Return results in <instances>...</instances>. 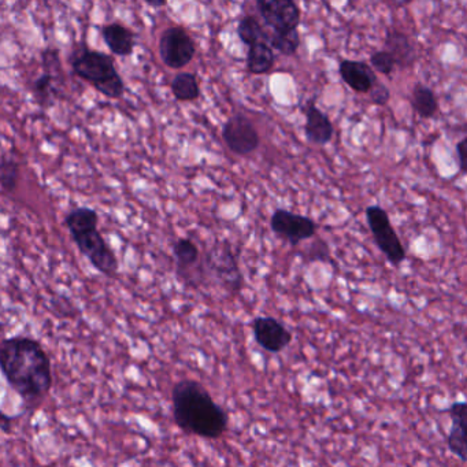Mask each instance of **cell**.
<instances>
[{
    "label": "cell",
    "instance_id": "cell-1",
    "mask_svg": "<svg viewBox=\"0 0 467 467\" xmlns=\"http://www.w3.org/2000/svg\"><path fill=\"white\" fill-rule=\"evenodd\" d=\"M53 366L42 344L16 336L0 344V370L10 387L26 401L42 400L53 387Z\"/></svg>",
    "mask_w": 467,
    "mask_h": 467
},
{
    "label": "cell",
    "instance_id": "cell-2",
    "mask_svg": "<svg viewBox=\"0 0 467 467\" xmlns=\"http://www.w3.org/2000/svg\"><path fill=\"white\" fill-rule=\"evenodd\" d=\"M173 418L184 433L220 439L228 429V414L215 403L207 388L195 379H180L171 390Z\"/></svg>",
    "mask_w": 467,
    "mask_h": 467
},
{
    "label": "cell",
    "instance_id": "cell-3",
    "mask_svg": "<svg viewBox=\"0 0 467 467\" xmlns=\"http://www.w3.org/2000/svg\"><path fill=\"white\" fill-rule=\"evenodd\" d=\"M70 62L73 72L91 83L100 94L111 99H119L124 95V80L116 69L114 59L108 54L83 47L73 53Z\"/></svg>",
    "mask_w": 467,
    "mask_h": 467
},
{
    "label": "cell",
    "instance_id": "cell-4",
    "mask_svg": "<svg viewBox=\"0 0 467 467\" xmlns=\"http://www.w3.org/2000/svg\"><path fill=\"white\" fill-rule=\"evenodd\" d=\"M203 275L214 281L217 285L223 286L229 292L240 291L243 285V275L237 264L236 255L228 243L215 244L210 253H207L203 261Z\"/></svg>",
    "mask_w": 467,
    "mask_h": 467
},
{
    "label": "cell",
    "instance_id": "cell-5",
    "mask_svg": "<svg viewBox=\"0 0 467 467\" xmlns=\"http://www.w3.org/2000/svg\"><path fill=\"white\" fill-rule=\"evenodd\" d=\"M365 214L377 247L384 254L388 262H390L393 266H399L406 259V250L390 223L389 215L377 204L366 207Z\"/></svg>",
    "mask_w": 467,
    "mask_h": 467
},
{
    "label": "cell",
    "instance_id": "cell-6",
    "mask_svg": "<svg viewBox=\"0 0 467 467\" xmlns=\"http://www.w3.org/2000/svg\"><path fill=\"white\" fill-rule=\"evenodd\" d=\"M196 46L191 35L182 26H171L160 39V56L171 69H182L195 58Z\"/></svg>",
    "mask_w": 467,
    "mask_h": 467
},
{
    "label": "cell",
    "instance_id": "cell-7",
    "mask_svg": "<svg viewBox=\"0 0 467 467\" xmlns=\"http://www.w3.org/2000/svg\"><path fill=\"white\" fill-rule=\"evenodd\" d=\"M223 140L225 146L239 157L253 154L261 144L255 125L242 113L234 114L225 122L223 128Z\"/></svg>",
    "mask_w": 467,
    "mask_h": 467
},
{
    "label": "cell",
    "instance_id": "cell-8",
    "mask_svg": "<svg viewBox=\"0 0 467 467\" xmlns=\"http://www.w3.org/2000/svg\"><path fill=\"white\" fill-rule=\"evenodd\" d=\"M256 7L272 34H288L299 28L302 12L292 0H258Z\"/></svg>",
    "mask_w": 467,
    "mask_h": 467
},
{
    "label": "cell",
    "instance_id": "cell-9",
    "mask_svg": "<svg viewBox=\"0 0 467 467\" xmlns=\"http://www.w3.org/2000/svg\"><path fill=\"white\" fill-rule=\"evenodd\" d=\"M270 228L280 239L286 240L292 245H297L306 240L313 239L318 226L310 217L278 209L270 218Z\"/></svg>",
    "mask_w": 467,
    "mask_h": 467
},
{
    "label": "cell",
    "instance_id": "cell-10",
    "mask_svg": "<svg viewBox=\"0 0 467 467\" xmlns=\"http://www.w3.org/2000/svg\"><path fill=\"white\" fill-rule=\"evenodd\" d=\"M73 240H75L81 254L89 259L92 266L98 272L103 273L109 277L116 275L117 270H119V259H117L116 254L109 247L108 243L105 242L98 229L97 231L78 234V236L73 237Z\"/></svg>",
    "mask_w": 467,
    "mask_h": 467
},
{
    "label": "cell",
    "instance_id": "cell-11",
    "mask_svg": "<svg viewBox=\"0 0 467 467\" xmlns=\"http://www.w3.org/2000/svg\"><path fill=\"white\" fill-rule=\"evenodd\" d=\"M256 344L265 351L278 354L292 343V333L275 317H256L253 321Z\"/></svg>",
    "mask_w": 467,
    "mask_h": 467
},
{
    "label": "cell",
    "instance_id": "cell-12",
    "mask_svg": "<svg viewBox=\"0 0 467 467\" xmlns=\"http://www.w3.org/2000/svg\"><path fill=\"white\" fill-rule=\"evenodd\" d=\"M305 113V136L308 143L316 146L330 143L335 136V127L329 117L317 108L316 99H310L306 103Z\"/></svg>",
    "mask_w": 467,
    "mask_h": 467
},
{
    "label": "cell",
    "instance_id": "cell-13",
    "mask_svg": "<svg viewBox=\"0 0 467 467\" xmlns=\"http://www.w3.org/2000/svg\"><path fill=\"white\" fill-rule=\"evenodd\" d=\"M452 425L447 434V447L462 463H466V401H455L447 410Z\"/></svg>",
    "mask_w": 467,
    "mask_h": 467
},
{
    "label": "cell",
    "instance_id": "cell-14",
    "mask_svg": "<svg viewBox=\"0 0 467 467\" xmlns=\"http://www.w3.org/2000/svg\"><path fill=\"white\" fill-rule=\"evenodd\" d=\"M338 73L341 80L358 94H368L374 84L379 81L376 73L373 72L368 64L363 61H352L344 59L338 65Z\"/></svg>",
    "mask_w": 467,
    "mask_h": 467
},
{
    "label": "cell",
    "instance_id": "cell-15",
    "mask_svg": "<svg viewBox=\"0 0 467 467\" xmlns=\"http://www.w3.org/2000/svg\"><path fill=\"white\" fill-rule=\"evenodd\" d=\"M385 51H388L395 59L396 67H403V69L411 67L417 58V48L409 35L396 31V29H389L387 32Z\"/></svg>",
    "mask_w": 467,
    "mask_h": 467
},
{
    "label": "cell",
    "instance_id": "cell-16",
    "mask_svg": "<svg viewBox=\"0 0 467 467\" xmlns=\"http://www.w3.org/2000/svg\"><path fill=\"white\" fill-rule=\"evenodd\" d=\"M102 37L114 56L130 57L135 50V35L121 24H109L103 26Z\"/></svg>",
    "mask_w": 467,
    "mask_h": 467
},
{
    "label": "cell",
    "instance_id": "cell-17",
    "mask_svg": "<svg viewBox=\"0 0 467 467\" xmlns=\"http://www.w3.org/2000/svg\"><path fill=\"white\" fill-rule=\"evenodd\" d=\"M173 254L176 258L177 273L185 283H190L191 273L198 266L201 259L198 245L192 240L182 237L174 243Z\"/></svg>",
    "mask_w": 467,
    "mask_h": 467
},
{
    "label": "cell",
    "instance_id": "cell-18",
    "mask_svg": "<svg viewBox=\"0 0 467 467\" xmlns=\"http://www.w3.org/2000/svg\"><path fill=\"white\" fill-rule=\"evenodd\" d=\"M275 51L267 43L259 42L248 47L245 67L250 75H266L275 67Z\"/></svg>",
    "mask_w": 467,
    "mask_h": 467
},
{
    "label": "cell",
    "instance_id": "cell-19",
    "mask_svg": "<svg viewBox=\"0 0 467 467\" xmlns=\"http://www.w3.org/2000/svg\"><path fill=\"white\" fill-rule=\"evenodd\" d=\"M412 110L423 119H431L439 113V100L433 89L422 83H417L412 87L410 97Z\"/></svg>",
    "mask_w": 467,
    "mask_h": 467
},
{
    "label": "cell",
    "instance_id": "cell-20",
    "mask_svg": "<svg viewBox=\"0 0 467 467\" xmlns=\"http://www.w3.org/2000/svg\"><path fill=\"white\" fill-rule=\"evenodd\" d=\"M65 223H67L72 237H75L78 234H87V232L97 231L98 225H99V215L95 210L80 207V209L72 210L67 215Z\"/></svg>",
    "mask_w": 467,
    "mask_h": 467
},
{
    "label": "cell",
    "instance_id": "cell-21",
    "mask_svg": "<svg viewBox=\"0 0 467 467\" xmlns=\"http://www.w3.org/2000/svg\"><path fill=\"white\" fill-rule=\"evenodd\" d=\"M45 75L40 76L34 84V94L36 98L37 103L42 108H48L53 103V98L56 97L57 89L54 87V80L57 73H61V65H50L45 67Z\"/></svg>",
    "mask_w": 467,
    "mask_h": 467
},
{
    "label": "cell",
    "instance_id": "cell-22",
    "mask_svg": "<svg viewBox=\"0 0 467 467\" xmlns=\"http://www.w3.org/2000/svg\"><path fill=\"white\" fill-rule=\"evenodd\" d=\"M171 94L179 102H193L201 97L198 78L193 73L182 72L171 81Z\"/></svg>",
    "mask_w": 467,
    "mask_h": 467
},
{
    "label": "cell",
    "instance_id": "cell-23",
    "mask_svg": "<svg viewBox=\"0 0 467 467\" xmlns=\"http://www.w3.org/2000/svg\"><path fill=\"white\" fill-rule=\"evenodd\" d=\"M237 35H239V39L247 47L259 42L267 43V31H265L258 18L254 17V16H244L239 21V24H237Z\"/></svg>",
    "mask_w": 467,
    "mask_h": 467
},
{
    "label": "cell",
    "instance_id": "cell-24",
    "mask_svg": "<svg viewBox=\"0 0 467 467\" xmlns=\"http://www.w3.org/2000/svg\"><path fill=\"white\" fill-rule=\"evenodd\" d=\"M267 45L273 51H278L285 57H292L297 53L302 39H300L299 32L292 31L288 34H272L267 32Z\"/></svg>",
    "mask_w": 467,
    "mask_h": 467
},
{
    "label": "cell",
    "instance_id": "cell-25",
    "mask_svg": "<svg viewBox=\"0 0 467 467\" xmlns=\"http://www.w3.org/2000/svg\"><path fill=\"white\" fill-rule=\"evenodd\" d=\"M20 166L15 161H2L0 162V184L6 192H13L17 187Z\"/></svg>",
    "mask_w": 467,
    "mask_h": 467
},
{
    "label": "cell",
    "instance_id": "cell-26",
    "mask_svg": "<svg viewBox=\"0 0 467 467\" xmlns=\"http://www.w3.org/2000/svg\"><path fill=\"white\" fill-rule=\"evenodd\" d=\"M368 67L373 69L374 73H379V75L387 76V78H390L393 70L396 69V62L388 51L379 50L371 54Z\"/></svg>",
    "mask_w": 467,
    "mask_h": 467
},
{
    "label": "cell",
    "instance_id": "cell-27",
    "mask_svg": "<svg viewBox=\"0 0 467 467\" xmlns=\"http://www.w3.org/2000/svg\"><path fill=\"white\" fill-rule=\"evenodd\" d=\"M302 253V258L307 262H327L330 259L329 245L322 239H317L316 242L311 243L307 250Z\"/></svg>",
    "mask_w": 467,
    "mask_h": 467
},
{
    "label": "cell",
    "instance_id": "cell-28",
    "mask_svg": "<svg viewBox=\"0 0 467 467\" xmlns=\"http://www.w3.org/2000/svg\"><path fill=\"white\" fill-rule=\"evenodd\" d=\"M368 98H370V102L374 103V105L385 106L390 99L389 88L379 80L374 84L371 91L368 92Z\"/></svg>",
    "mask_w": 467,
    "mask_h": 467
},
{
    "label": "cell",
    "instance_id": "cell-29",
    "mask_svg": "<svg viewBox=\"0 0 467 467\" xmlns=\"http://www.w3.org/2000/svg\"><path fill=\"white\" fill-rule=\"evenodd\" d=\"M466 144L467 139L463 138L458 144H456V161H458L459 169H461L462 173L466 171Z\"/></svg>",
    "mask_w": 467,
    "mask_h": 467
},
{
    "label": "cell",
    "instance_id": "cell-30",
    "mask_svg": "<svg viewBox=\"0 0 467 467\" xmlns=\"http://www.w3.org/2000/svg\"><path fill=\"white\" fill-rule=\"evenodd\" d=\"M147 5L151 7H163L165 6V2H147Z\"/></svg>",
    "mask_w": 467,
    "mask_h": 467
}]
</instances>
